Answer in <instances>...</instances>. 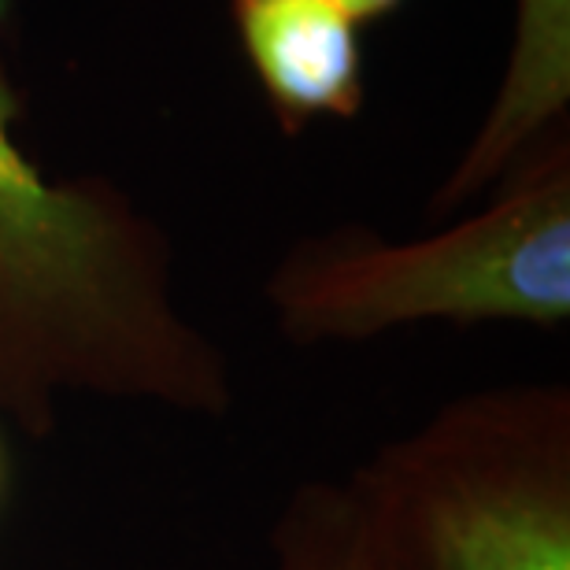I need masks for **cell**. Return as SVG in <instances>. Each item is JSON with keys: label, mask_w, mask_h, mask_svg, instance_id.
I'll list each match as a JSON object with an SVG mask.
<instances>
[{"label": "cell", "mask_w": 570, "mask_h": 570, "mask_svg": "<svg viewBox=\"0 0 570 570\" xmlns=\"http://www.w3.org/2000/svg\"><path fill=\"white\" fill-rule=\"evenodd\" d=\"M22 122L0 49V415L38 441L71 396L226 419L230 356L181 301L164 223L108 175H49Z\"/></svg>", "instance_id": "1"}, {"label": "cell", "mask_w": 570, "mask_h": 570, "mask_svg": "<svg viewBox=\"0 0 570 570\" xmlns=\"http://www.w3.org/2000/svg\"><path fill=\"white\" fill-rule=\"evenodd\" d=\"M489 204L426 237L341 223L285 245L264 301L289 345H363L423 323L570 318V127L538 141Z\"/></svg>", "instance_id": "2"}, {"label": "cell", "mask_w": 570, "mask_h": 570, "mask_svg": "<svg viewBox=\"0 0 570 570\" xmlns=\"http://www.w3.org/2000/svg\"><path fill=\"white\" fill-rule=\"evenodd\" d=\"M348 478L393 570H570L567 385L460 393Z\"/></svg>", "instance_id": "3"}, {"label": "cell", "mask_w": 570, "mask_h": 570, "mask_svg": "<svg viewBox=\"0 0 570 570\" xmlns=\"http://www.w3.org/2000/svg\"><path fill=\"white\" fill-rule=\"evenodd\" d=\"M237 49L285 138L367 105L363 27L334 0H226Z\"/></svg>", "instance_id": "4"}, {"label": "cell", "mask_w": 570, "mask_h": 570, "mask_svg": "<svg viewBox=\"0 0 570 570\" xmlns=\"http://www.w3.org/2000/svg\"><path fill=\"white\" fill-rule=\"evenodd\" d=\"M570 127V0H515L508 63L471 141L426 200L449 219L485 197L533 145Z\"/></svg>", "instance_id": "5"}, {"label": "cell", "mask_w": 570, "mask_h": 570, "mask_svg": "<svg viewBox=\"0 0 570 570\" xmlns=\"http://www.w3.org/2000/svg\"><path fill=\"white\" fill-rule=\"evenodd\" d=\"M271 570H393L352 478H312L282 504Z\"/></svg>", "instance_id": "6"}, {"label": "cell", "mask_w": 570, "mask_h": 570, "mask_svg": "<svg viewBox=\"0 0 570 570\" xmlns=\"http://www.w3.org/2000/svg\"><path fill=\"white\" fill-rule=\"evenodd\" d=\"M334 4L352 16L360 22V27H367V22H379V19H390L393 11H401L407 0H334Z\"/></svg>", "instance_id": "7"}, {"label": "cell", "mask_w": 570, "mask_h": 570, "mask_svg": "<svg viewBox=\"0 0 570 570\" xmlns=\"http://www.w3.org/2000/svg\"><path fill=\"white\" fill-rule=\"evenodd\" d=\"M0 482H4V460H0Z\"/></svg>", "instance_id": "8"}]
</instances>
